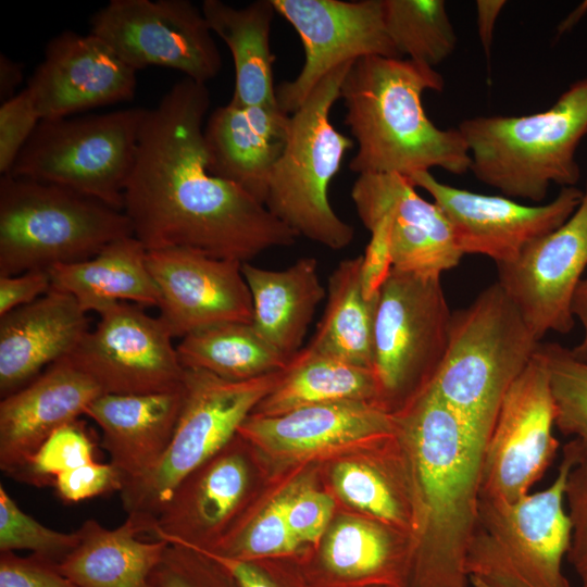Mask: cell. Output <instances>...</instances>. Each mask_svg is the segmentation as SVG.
<instances>
[{
  "instance_id": "cell-23",
  "label": "cell",
  "mask_w": 587,
  "mask_h": 587,
  "mask_svg": "<svg viewBox=\"0 0 587 587\" xmlns=\"http://www.w3.org/2000/svg\"><path fill=\"white\" fill-rule=\"evenodd\" d=\"M351 199L363 225L378 217L387 220L394 268L440 278L461 261L463 253L448 218L435 202L416 192L408 177L361 174L352 185Z\"/></svg>"
},
{
  "instance_id": "cell-6",
  "label": "cell",
  "mask_w": 587,
  "mask_h": 587,
  "mask_svg": "<svg viewBox=\"0 0 587 587\" xmlns=\"http://www.w3.org/2000/svg\"><path fill=\"white\" fill-rule=\"evenodd\" d=\"M576 453L572 439L544 490L513 503L479 498L464 557L474 587H570L562 571L571 537L564 491Z\"/></svg>"
},
{
  "instance_id": "cell-3",
  "label": "cell",
  "mask_w": 587,
  "mask_h": 587,
  "mask_svg": "<svg viewBox=\"0 0 587 587\" xmlns=\"http://www.w3.org/2000/svg\"><path fill=\"white\" fill-rule=\"evenodd\" d=\"M444 87L434 67L410 59L355 60L340 87L345 124L358 143L350 171L404 177L433 167L457 175L470 171L472 159L460 130L437 127L422 104L426 90Z\"/></svg>"
},
{
  "instance_id": "cell-38",
  "label": "cell",
  "mask_w": 587,
  "mask_h": 587,
  "mask_svg": "<svg viewBox=\"0 0 587 587\" xmlns=\"http://www.w3.org/2000/svg\"><path fill=\"white\" fill-rule=\"evenodd\" d=\"M536 354L548 373L555 426L587 447V363L558 342H539Z\"/></svg>"
},
{
  "instance_id": "cell-27",
  "label": "cell",
  "mask_w": 587,
  "mask_h": 587,
  "mask_svg": "<svg viewBox=\"0 0 587 587\" xmlns=\"http://www.w3.org/2000/svg\"><path fill=\"white\" fill-rule=\"evenodd\" d=\"M88 330L86 312L77 300L53 288L0 316L1 398L70 355Z\"/></svg>"
},
{
  "instance_id": "cell-24",
  "label": "cell",
  "mask_w": 587,
  "mask_h": 587,
  "mask_svg": "<svg viewBox=\"0 0 587 587\" xmlns=\"http://www.w3.org/2000/svg\"><path fill=\"white\" fill-rule=\"evenodd\" d=\"M103 395L66 358L0 402V469L13 477L59 428L78 420Z\"/></svg>"
},
{
  "instance_id": "cell-19",
  "label": "cell",
  "mask_w": 587,
  "mask_h": 587,
  "mask_svg": "<svg viewBox=\"0 0 587 587\" xmlns=\"http://www.w3.org/2000/svg\"><path fill=\"white\" fill-rule=\"evenodd\" d=\"M497 266L498 283L538 340L548 332L570 333L573 296L587 267V179L579 205L561 226Z\"/></svg>"
},
{
  "instance_id": "cell-7",
  "label": "cell",
  "mask_w": 587,
  "mask_h": 587,
  "mask_svg": "<svg viewBox=\"0 0 587 587\" xmlns=\"http://www.w3.org/2000/svg\"><path fill=\"white\" fill-rule=\"evenodd\" d=\"M134 236L127 215L57 184L0 178V276L87 260Z\"/></svg>"
},
{
  "instance_id": "cell-42",
  "label": "cell",
  "mask_w": 587,
  "mask_h": 587,
  "mask_svg": "<svg viewBox=\"0 0 587 587\" xmlns=\"http://www.w3.org/2000/svg\"><path fill=\"white\" fill-rule=\"evenodd\" d=\"M157 577L161 587H240L218 561L178 544L167 545Z\"/></svg>"
},
{
  "instance_id": "cell-41",
  "label": "cell",
  "mask_w": 587,
  "mask_h": 587,
  "mask_svg": "<svg viewBox=\"0 0 587 587\" xmlns=\"http://www.w3.org/2000/svg\"><path fill=\"white\" fill-rule=\"evenodd\" d=\"M285 513L291 533L307 550L317 546L337 510V501L312 475L283 486Z\"/></svg>"
},
{
  "instance_id": "cell-40",
  "label": "cell",
  "mask_w": 587,
  "mask_h": 587,
  "mask_svg": "<svg viewBox=\"0 0 587 587\" xmlns=\"http://www.w3.org/2000/svg\"><path fill=\"white\" fill-rule=\"evenodd\" d=\"M96 461L95 444L79 420L55 430L12 477L41 487L73 469Z\"/></svg>"
},
{
  "instance_id": "cell-14",
  "label": "cell",
  "mask_w": 587,
  "mask_h": 587,
  "mask_svg": "<svg viewBox=\"0 0 587 587\" xmlns=\"http://www.w3.org/2000/svg\"><path fill=\"white\" fill-rule=\"evenodd\" d=\"M98 314L96 327L65 358L103 394H157L183 386L186 370L160 317L128 302L113 303Z\"/></svg>"
},
{
  "instance_id": "cell-31",
  "label": "cell",
  "mask_w": 587,
  "mask_h": 587,
  "mask_svg": "<svg viewBox=\"0 0 587 587\" xmlns=\"http://www.w3.org/2000/svg\"><path fill=\"white\" fill-rule=\"evenodd\" d=\"M48 272L52 288L73 296L86 313H99L116 302L160 303L147 249L134 236L113 241L92 258L55 265Z\"/></svg>"
},
{
  "instance_id": "cell-20",
  "label": "cell",
  "mask_w": 587,
  "mask_h": 587,
  "mask_svg": "<svg viewBox=\"0 0 587 587\" xmlns=\"http://www.w3.org/2000/svg\"><path fill=\"white\" fill-rule=\"evenodd\" d=\"M160 294V319L172 337L216 324H252L253 308L242 263L186 248L147 251Z\"/></svg>"
},
{
  "instance_id": "cell-52",
  "label": "cell",
  "mask_w": 587,
  "mask_h": 587,
  "mask_svg": "<svg viewBox=\"0 0 587 587\" xmlns=\"http://www.w3.org/2000/svg\"><path fill=\"white\" fill-rule=\"evenodd\" d=\"M24 65L8 55H0V100L1 103L14 97L22 83Z\"/></svg>"
},
{
  "instance_id": "cell-1",
  "label": "cell",
  "mask_w": 587,
  "mask_h": 587,
  "mask_svg": "<svg viewBox=\"0 0 587 587\" xmlns=\"http://www.w3.org/2000/svg\"><path fill=\"white\" fill-rule=\"evenodd\" d=\"M205 84L184 77L147 109L123 195L134 237L147 249L186 248L246 263L298 235L235 184L209 170Z\"/></svg>"
},
{
  "instance_id": "cell-29",
  "label": "cell",
  "mask_w": 587,
  "mask_h": 587,
  "mask_svg": "<svg viewBox=\"0 0 587 587\" xmlns=\"http://www.w3.org/2000/svg\"><path fill=\"white\" fill-rule=\"evenodd\" d=\"M77 533V547L59 563L77 587H161L157 571L168 542L143 539L137 519L127 516L114 528L88 519Z\"/></svg>"
},
{
  "instance_id": "cell-16",
  "label": "cell",
  "mask_w": 587,
  "mask_h": 587,
  "mask_svg": "<svg viewBox=\"0 0 587 587\" xmlns=\"http://www.w3.org/2000/svg\"><path fill=\"white\" fill-rule=\"evenodd\" d=\"M395 433L394 414L361 400L314 404L275 416L251 413L238 429L258 460L279 469L321 464Z\"/></svg>"
},
{
  "instance_id": "cell-25",
  "label": "cell",
  "mask_w": 587,
  "mask_h": 587,
  "mask_svg": "<svg viewBox=\"0 0 587 587\" xmlns=\"http://www.w3.org/2000/svg\"><path fill=\"white\" fill-rule=\"evenodd\" d=\"M325 488L344 509L416 537L419 505L411 464L397 433L319 464Z\"/></svg>"
},
{
  "instance_id": "cell-49",
  "label": "cell",
  "mask_w": 587,
  "mask_h": 587,
  "mask_svg": "<svg viewBox=\"0 0 587 587\" xmlns=\"http://www.w3.org/2000/svg\"><path fill=\"white\" fill-rule=\"evenodd\" d=\"M51 288L50 274L46 270L0 276V316L34 302Z\"/></svg>"
},
{
  "instance_id": "cell-45",
  "label": "cell",
  "mask_w": 587,
  "mask_h": 587,
  "mask_svg": "<svg viewBox=\"0 0 587 587\" xmlns=\"http://www.w3.org/2000/svg\"><path fill=\"white\" fill-rule=\"evenodd\" d=\"M199 551L223 564L240 587H312L296 559L246 561L205 550Z\"/></svg>"
},
{
  "instance_id": "cell-5",
  "label": "cell",
  "mask_w": 587,
  "mask_h": 587,
  "mask_svg": "<svg viewBox=\"0 0 587 587\" xmlns=\"http://www.w3.org/2000/svg\"><path fill=\"white\" fill-rule=\"evenodd\" d=\"M458 129L478 180L508 198L540 202L552 184L571 187L579 179L575 154L587 135V77L572 83L545 111L469 117Z\"/></svg>"
},
{
  "instance_id": "cell-17",
  "label": "cell",
  "mask_w": 587,
  "mask_h": 587,
  "mask_svg": "<svg viewBox=\"0 0 587 587\" xmlns=\"http://www.w3.org/2000/svg\"><path fill=\"white\" fill-rule=\"evenodd\" d=\"M304 48L300 73L275 88L278 107L292 114L337 66L367 55L401 58L383 17L382 0H273Z\"/></svg>"
},
{
  "instance_id": "cell-32",
  "label": "cell",
  "mask_w": 587,
  "mask_h": 587,
  "mask_svg": "<svg viewBox=\"0 0 587 587\" xmlns=\"http://www.w3.org/2000/svg\"><path fill=\"white\" fill-rule=\"evenodd\" d=\"M201 11L211 29L228 47L235 66L230 101L239 105L277 104L273 80L274 54L270 34L275 14L273 0H257L235 8L204 0Z\"/></svg>"
},
{
  "instance_id": "cell-8",
  "label": "cell",
  "mask_w": 587,
  "mask_h": 587,
  "mask_svg": "<svg viewBox=\"0 0 587 587\" xmlns=\"http://www.w3.org/2000/svg\"><path fill=\"white\" fill-rule=\"evenodd\" d=\"M354 61L329 72L290 114L287 145L276 163L265 201L267 210L295 232L332 250L351 243L354 229L333 210L328 189L352 140L330 122L341 83Z\"/></svg>"
},
{
  "instance_id": "cell-11",
  "label": "cell",
  "mask_w": 587,
  "mask_h": 587,
  "mask_svg": "<svg viewBox=\"0 0 587 587\" xmlns=\"http://www.w3.org/2000/svg\"><path fill=\"white\" fill-rule=\"evenodd\" d=\"M451 316L439 277L391 270L374 327L378 407L396 414L430 387L447 353Z\"/></svg>"
},
{
  "instance_id": "cell-48",
  "label": "cell",
  "mask_w": 587,
  "mask_h": 587,
  "mask_svg": "<svg viewBox=\"0 0 587 587\" xmlns=\"http://www.w3.org/2000/svg\"><path fill=\"white\" fill-rule=\"evenodd\" d=\"M371 238L362 255L361 284L365 298L373 299L388 278L392 265L389 226L385 217L375 218L364 225Z\"/></svg>"
},
{
  "instance_id": "cell-51",
  "label": "cell",
  "mask_w": 587,
  "mask_h": 587,
  "mask_svg": "<svg viewBox=\"0 0 587 587\" xmlns=\"http://www.w3.org/2000/svg\"><path fill=\"white\" fill-rule=\"evenodd\" d=\"M572 313L582 323L584 336L582 341L571 351L576 359L587 363V277L582 279L575 289L572 300Z\"/></svg>"
},
{
  "instance_id": "cell-39",
  "label": "cell",
  "mask_w": 587,
  "mask_h": 587,
  "mask_svg": "<svg viewBox=\"0 0 587 587\" xmlns=\"http://www.w3.org/2000/svg\"><path fill=\"white\" fill-rule=\"evenodd\" d=\"M77 530L49 528L25 513L0 485V552L27 550L61 563L78 545Z\"/></svg>"
},
{
  "instance_id": "cell-33",
  "label": "cell",
  "mask_w": 587,
  "mask_h": 587,
  "mask_svg": "<svg viewBox=\"0 0 587 587\" xmlns=\"http://www.w3.org/2000/svg\"><path fill=\"white\" fill-rule=\"evenodd\" d=\"M361 263L362 255L344 260L330 274L323 317L305 348L372 370L379 295L365 298Z\"/></svg>"
},
{
  "instance_id": "cell-34",
  "label": "cell",
  "mask_w": 587,
  "mask_h": 587,
  "mask_svg": "<svg viewBox=\"0 0 587 587\" xmlns=\"http://www.w3.org/2000/svg\"><path fill=\"white\" fill-rule=\"evenodd\" d=\"M376 399L377 386L371 369L302 348L252 414L275 416L314 404L348 400L376 403Z\"/></svg>"
},
{
  "instance_id": "cell-43",
  "label": "cell",
  "mask_w": 587,
  "mask_h": 587,
  "mask_svg": "<svg viewBox=\"0 0 587 587\" xmlns=\"http://www.w3.org/2000/svg\"><path fill=\"white\" fill-rule=\"evenodd\" d=\"M576 459L569 473L564 499L571 525L567 559L580 587H587V447L573 439Z\"/></svg>"
},
{
  "instance_id": "cell-13",
  "label": "cell",
  "mask_w": 587,
  "mask_h": 587,
  "mask_svg": "<svg viewBox=\"0 0 587 587\" xmlns=\"http://www.w3.org/2000/svg\"><path fill=\"white\" fill-rule=\"evenodd\" d=\"M553 426L548 373L535 352L505 392L483 448L479 498L513 503L530 494L559 449Z\"/></svg>"
},
{
  "instance_id": "cell-36",
  "label": "cell",
  "mask_w": 587,
  "mask_h": 587,
  "mask_svg": "<svg viewBox=\"0 0 587 587\" xmlns=\"http://www.w3.org/2000/svg\"><path fill=\"white\" fill-rule=\"evenodd\" d=\"M387 34L401 58L434 67L455 49L444 0H382Z\"/></svg>"
},
{
  "instance_id": "cell-10",
  "label": "cell",
  "mask_w": 587,
  "mask_h": 587,
  "mask_svg": "<svg viewBox=\"0 0 587 587\" xmlns=\"http://www.w3.org/2000/svg\"><path fill=\"white\" fill-rule=\"evenodd\" d=\"M147 109L41 120L9 175L57 184L123 211Z\"/></svg>"
},
{
  "instance_id": "cell-30",
  "label": "cell",
  "mask_w": 587,
  "mask_h": 587,
  "mask_svg": "<svg viewBox=\"0 0 587 587\" xmlns=\"http://www.w3.org/2000/svg\"><path fill=\"white\" fill-rule=\"evenodd\" d=\"M253 308L252 325L277 351L292 359L300 350L326 291L317 262L304 257L282 271L242 263Z\"/></svg>"
},
{
  "instance_id": "cell-2",
  "label": "cell",
  "mask_w": 587,
  "mask_h": 587,
  "mask_svg": "<svg viewBox=\"0 0 587 587\" xmlns=\"http://www.w3.org/2000/svg\"><path fill=\"white\" fill-rule=\"evenodd\" d=\"M394 415L419 505L408 587H467L464 557L477 515L484 444L430 388Z\"/></svg>"
},
{
  "instance_id": "cell-15",
  "label": "cell",
  "mask_w": 587,
  "mask_h": 587,
  "mask_svg": "<svg viewBox=\"0 0 587 587\" xmlns=\"http://www.w3.org/2000/svg\"><path fill=\"white\" fill-rule=\"evenodd\" d=\"M258 458L238 434L189 474L153 519L148 537L214 551L241 526L253 508Z\"/></svg>"
},
{
  "instance_id": "cell-37",
  "label": "cell",
  "mask_w": 587,
  "mask_h": 587,
  "mask_svg": "<svg viewBox=\"0 0 587 587\" xmlns=\"http://www.w3.org/2000/svg\"><path fill=\"white\" fill-rule=\"evenodd\" d=\"M210 552L246 561L298 560L305 549L295 538L288 525L283 487L266 503L259 508L254 504L238 530L221 547Z\"/></svg>"
},
{
  "instance_id": "cell-12",
  "label": "cell",
  "mask_w": 587,
  "mask_h": 587,
  "mask_svg": "<svg viewBox=\"0 0 587 587\" xmlns=\"http://www.w3.org/2000/svg\"><path fill=\"white\" fill-rule=\"evenodd\" d=\"M89 33L135 71L166 67L205 84L222 68L201 8L189 0H111L91 16Z\"/></svg>"
},
{
  "instance_id": "cell-44",
  "label": "cell",
  "mask_w": 587,
  "mask_h": 587,
  "mask_svg": "<svg viewBox=\"0 0 587 587\" xmlns=\"http://www.w3.org/2000/svg\"><path fill=\"white\" fill-rule=\"evenodd\" d=\"M41 121L25 87L0 105V173L7 175Z\"/></svg>"
},
{
  "instance_id": "cell-47",
  "label": "cell",
  "mask_w": 587,
  "mask_h": 587,
  "mask_svg": "<svg viewBox=\"0 0 587 587\" xmlns=\"http://www.w3.org/2000/svg\"><path fill=\"white\" fill-rule=\"evenodd\" d=\"M53 486L63 501L79 502L112 491H121L123 478L110 462L93 461L59 475Z\"/></svg>"
},
{
  "instance_id": "cell-4",
  "label": "cell",
  "mask_w": 587,
  "mask_h": 587,
  "mask_svg": "<svg viewBox=\"0 0 587 587\" xmlns=\"http://www.w3.org/2000/svg\"><path fill=\"white\" fill-rule=\"evenodd\" d=\"M538 345L496 282L452 312L447 353L429 388L485 446L505 392Z\"/></svg>"
},
{
  "instance_id": "cell-50",
  "label": "cell",
  "mask_w": 587,
  "mask_h": 587,
  "mask_svg": "<svg viewBox=\"0 0 587 587\" xmlns=\"http://www.w3.org/2000/svg\"><path fill=\"white\" fill-rule=\"evenodd\" d=\"M504 0H478L476 1V22L477 33L487 58L490 55V49L494 37V29L497 18L504 8Z\"/></svg>"
},
{
  "instance_id": "cell-21",
  "label": "cell",
  "mask_w": 587,
  "mask_h": 587,
  "mask_svg": "<svg viewBox=\"0 0 587 587\" xmlns=\"http://www.w3.org/2000/svg\"><path fill=\"white\" fill-rule=\"evenodd\" d=\"M415 538L337 507L316 547L297 561L312 587H408Z\"/></svg>"
},
{
  "instance_id": "cell-46",
  "label": "cell",
  "mask_w": 587,
  "mask_h": 587,
  "mask_svg": "<svg viewBox=\"0 0 587 587\" xmlns=\"http://www.w3.org/2000/svg\"><path fill=\"white\" fill-rule=\"evenodd\" d=\"M0 587H77L58 562L29 554L0 553Z\"/></svg>"
},
{
  "instance_id": "cell-22",
  "label": "cell",
  "mask_w": 587,
  "mask_h": 587,
  "mask_svg": "<svg viewBox=\"0 0 587 587\" xmlns=\"http://www.w3.org/2000/svg\"><path fill=\"white\" fill-rule=\"evenodd\" d=\"M136 73L99 37L63 30L47 43L26 88L40 118L53 120L130 100Z\"/></svg>"
},
{
  "instance_id": "cell-18",
  "label": "cell",
  "mask_w": 587,
  "mask_h": 587,
  "mask_svg": "<svg viewBox=\"0 0 587 587\" xmlns=\"http://www.w3.org/2000/svg\"><path fill=\"white\" fill-rule=\"evenodd\" d=\"M426 190L448 218L464 254H483L497 265L514 261L535 240L561 226L577 209L583 190L562 187L542 205H524L505 196H488L437 180L430 172L408 177Z\"/></svg>"
},
{
  "instance_id": "cell-26",
  "label": "cell",
  "mask_w": 587,
  "mask_h": 587,
  "mask_svg": "<svg viewBox=\"0 0 587 587\" xmlns=\"http://www.w3.org/2000/svg\"><path fill=\"white\" fill-rule=\"evenodd\" d=\"M290 114L278 104L216 108L203 127L210 172L265 205L273 170L287 145Z\"/></svg>"
},
{
  "instance_id": "cell-28",
  "label": "cell",
  "mask_w": 587,
  "mask_h": 587,
  "mask_svg": "<svg viewBox=\"0 0 587 587\" xmlns=\"http://www.w3.org/2000/svg\"><path fill=\"white\" fill-rule=\"evenodd\" d=\"M182 402L183 386L157 394H103L89 404L85 416L100 428L101 446L121 474L123 487L157 467L172 440Z\"/></svg>"
},
{
  "instance_id": "cell-9",
  "label": "cell",
  "mask_w": 587,
  "mask_h": 587,
  "mask_svg": "<svg viewBox=\"0 0 587 587\" xmlns=\"http://www.w3.org/2000/svg\"><path fill=\"white\" fill-rule=\"evenodd\" d=\"M284 372L230 380L202 370L185 371L182 408L167 450L149 475L120 491L127 516L136 517L148 536L176 487L235 438Z\"/></svg>"
},
{
  "instance_id": "cell-35",
  "label": "cell",
  "mask_w": 587,
  "mask_h": 587,
  "mask_svg": "<svg viewBox=\"0 0 587 587\" xmlns=\"http://www.w3.org/2000/svg\"><path fill=\"white\" fill-rule=\"evenodd\" d=\"M186 370H202L230 380L285 370L291 359L277 351L252 324L228 322L193 332L176 346Z\"/></svg>"
}]
</instances>
